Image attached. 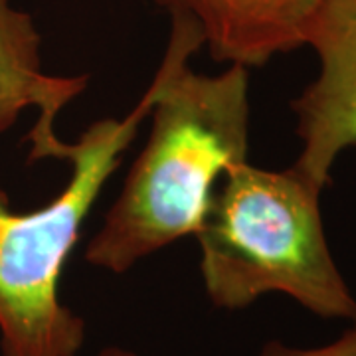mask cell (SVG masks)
Instances as JSON below:
<instances>
[{
  "label": "cell",
  "mask_w": 356,
  "mask_h": 356,
  "mask_svg": "<svg viewBox=\"0 0 356 356\" xmlns=\"http://www.w3.org/2000/svg\"><path fill=\"white\" fill-rule=\"evenodd\" d=\"M305 46L318 76L291 102L301 140L293 166L325 191L337 159L356 147V0H325Z\"/></svg>",
  "instance_id": "cell-4"
},
{
  "label": "cell",
  "mask_w": 356,
  "mask_h": 356,
  "mask_svg": "<svg viewBox=\"0 0 356 356\" xmlns=\"http://www.w3.org/2000/svg\"><path fill=\"white\" fill-rule=\"evenodd\" d=\"M259 356H356V321H353V327L325 346L315 348H299L289 346L281 341H269L264 344Z\"/></svg>",
  "instance_id": "cell-7"
},
{
  "label": "cell",
  "mask_w": 356,
  "mask_h": 356,
  "mask_svg": "<svg viewBox=\"0 0 356 356\" xmlns=\"http://www.w3.org/2000/svg\"><path fill=\"white\" fill-rule=\"evenodd\" d=\"M159 88L154 72L125 117L97 119L76 143H65L62 161L72 172L50 202L16 212L0 186L2 356H77L83 348L88 325L62 301L60 281L86 220L147 121Z\"/></svg>",
  "instance_id": "cell-3"
},
{
  "label": "cell",
  "mask_w": 356,
  "mask_h": 356,
  "mask_svg": "<svg viewBox=\"0 0 356 356\" xmlns=\"http://www.w3.org/2000/svg\"><path fill=\"white\" fill-rule=\"evenodd\" d=\"M95 356H139L135 350H131V348H125V346H115V344H109V346H105L102 348L99 353Z\"/></svg>",
  "instance_id": "cell-8"
},
{
  "label": "cell",
  "mask_w": 356,
  "mask_h": 356,
  "mask_svg": "<svg viewBox=\"0 0 356 356\" xmlns=\"http://www.w3.org/2000/svg\"><path fill=\"white\" fill-rule=\"evenodd\" d=\"M198 28L216 64L261 67L305 46L325 0H151Z\"/></svg>",
  "instance_id": "cell-6"
},
{
  "label": "cell",
  "mask_w": 356,
  "mask_h": 356,
  "mask_svg": "<svg viewBox=\"0 0 356 356\" xmlns=\"http://www.w3.org/2000/svg\"><path fill=\"white\" fill-rule=\"evenodd\" d=\"M202 48L191 20L170 18L149 137L86 245L83 257L95 269L121 275L194 236L220 177L248 161L250 70L200 74L191 60Z\"/></svg>",
  "instance_id": "cell-1"
},
{
  "label": "cell",
  "mask_w": 356,
  "mask_h": 356,
  "mask_svg": "<svg viewBox=\"0 0 356 356\" xmlns=\"http://www.w3.org/2000/svg\"><path fill=\"white\" fill-rule=\"evenodd\" d=\"M89 86L88 76L48 74L42 62V34L34 18L0 0V135L26 111L38 119L28 133V163L62 161L65 140L58 137L60 113Z\"/></svg>",
  "instance_id": "cell-5"
},
{
  "label": "cell",
  "mask_w": 356,
  "mask_h": 356,
  "mask_svg": "<svg viewBox=\"0 0 356 356\" xmlns=\"http://www.w3.org/2000/svg\"><path fill=\"white\" fill-rule=\"evenodd\" d=\"M321 194L293 165L229 166L194 234L208 301L242 311L281 293L318 317L356 321L355 295L327 242Z\"/></svg>",
  "instance_id": "cell-2"
}]
</instances>
